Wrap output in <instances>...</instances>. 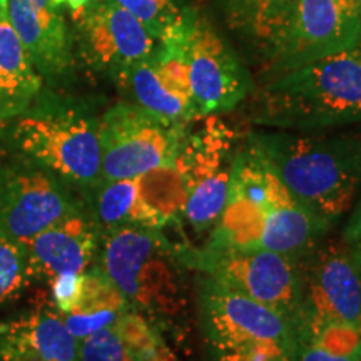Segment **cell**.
<instances>
[{"instance_id":"obj_1","label":"cell","mask_w":361,"mask_h":361,"mask_svg":"<svg viewBox=\"0 0 361 361\" xmlns=\"http://www.w3.org/2000/svg\"><path fill=\"white\" fill-rule=\"evenodd\" d=\"M252 111L255 123L291 133L361 123V37L345 51L273 75Z\"/></svg>"},{"instance_id":"obj_2","label":"cell","mask_w":361,"mask_h":361,"mask_svg":"<svg viewBox=\"0 0 361 361\" xmlns=\"http://www.w3.org/2000/svg\"><path fill=\"white\" fill-rule=\"evenodd\" d=\"M271 166L305 207L335 226L361 189V135L252 133Z\"/></svg>"},{"instance_id":"obj_3","label":"cell","mask_w":361,"mask_h":361,"mask_svg":"<svg viewBox=\"0 0 361 361\" xmlns=\"http://www.w3.org/2000/svg\"><path fill=\"white\" fill-rule=\"evenodd\" d=\"M99 269L114 284L129 306L162 324L186 308L183 264L178 245L161 229L119 226L101 233Z\"/></svg>"},{"instance_id":"obj_4","label":"cell","mask_w":361,"mask_h":361,"mask_svg":"<svg viewBox=\"0 0 361 361\" xmlns=\"http://www.w3.org/2000/svg\"><path fill=\"white\" fill-rule=\"evenodd\" d=\"M301 274L295 343L361 355V269L350 246L314 250L301 263Z\"/></svg>"},{"instance_id":"obj_5","label":"cell","mask_w":361,"mask_h":361,"mask_svg":"<svg viewBox=\"0 0 361 361\" xmlns=\"http://www.w3.org/2000/svg\"><path fill=\"white\" fill-rule=\"evenodd\" d=\"M11 121L13 142L27 159L75 186L101 183L99 119L80 107L51 104L27 107Z\"/></svg>"},{"instance_id":"obj_6","label":"cell","mask_w":361,"mask_h":361,"mask_svg":"<svg viewBox=\"0 0 361 361\" xmlns=\"http://www.w3.org/2000/svg\"><path fill=\"white\" fill-rule=\"evenodd\" d=\"M186 269L213 278L229 290L274 310L295 323L301 303V263L268 250H213L178 245Z\"/></svg>"},{"instance_id":"obj_7","label":"cell","mask_w":361,"mask_h":361,"mask_svg":"<svg viewBox=\"0 0 361 361\" xmlns=\"http://www.w3.org/2000/svg\"><path fill=\"white\" fill-rule=\"evenodd\" d=\"M189 123H174L119 102L99 119L101 183L130 179L171 166L189 133Z\"/></svg>"},{"instance_id":"obj_8","label":"cell","mask_w":361,"mask_h":361,"mask_svg":"<svg viewBox=\"0 0 361 361\" xmlns=\"http://www.w3.org/2000/svg\"><path fill=\"white\" fill-rule=\"evenodd\" d=\"M234 142V130L209 116L201 128L189 130L179 149L178 164L186 189L183 221L197 236H209L226 206Z\"/></svg>"},{"instance_id":"obj_9","label":"cell","mask_w":361,"mask_h":361,"mask_svg":"<svg viewBox=\"0 0 361 361\" xmlns=\"http://www.w3.org/2000/svg\"><path fill=\"white\" fill-rule=\"evenodd\" d=\"M82 211L69 183L25 159L0 164V233L24 243Z\"/></svg>"},{"instance_id":"obj_10","label":"cell","mask_w":361,"mask_h":361,"mask_svg":"<svg viewBox=\"0 0 361 361\" xmlns=\"http://www.w3.org/2000/svg\"><path fill=\"white\" fill-rule=\"evenodd\" d=\"M197 319L206 348L255 341L296 346L284 316L204 274L197 279Z\"/></svg>"},{"instance_id":"obj_11","label":"cell","mask_w":361,"mask_h":361,"mask_svg":"<svg viewBox=\"0 0 361 361\" xmlns=\"http://www.w3.org/2000/svg\"><path fill=\"white\" fill-rule=\"evenodd\" d=\"M361 37L358 0H295L279 51L268 67L273 75L336 54Z\"/></svg>"},{"instance_id":"obj_12","label":"cell","mask_w":361,"mask_h":361,"mask_svg":"<svg viewBox=\"0 0 361 361\" xmlns=\"http://www.w3.org/2000/svg\"><path fill=\"white\" fill-rule=\"evenodd\" d=\"M74 37L90 69L119 80L130 67L146 59L156 39L114 0H92L72 13Z\"/></svg>"},{"instance_id":"obj_13","label":"cell","mask_w":361,"mask_h":361,"mask_svg":"<svg viewBox=\"0 0 361 361\" xmlns=\"http://www.w3.org/2000/svg\"><path fill=\"white\" fill-rule=\"evenodd\" d=\"M188 59L194 121L233 111L250 94V74L239 57L197 12Z\"/></svg>"},{"instance_id":"obj_14","label":"cell","mask_w":361,"mask_h":361,"mask_svg":"<svg viewBox=\"0 0 361 361\" xmlns=\"http://www.w3.org/2000/svg\"><path fill=\"white\" fill-rule=\"evenodd\" d=\"M8 19L42 78L66 75L74 64V37L52 0H7Z\"/></svg>"},{"instance_id":"obj_15","label":"cell","mask_w":361,"mask_h":361,"mask_svg":"<svg viewBox=\"0 0 361 361\" xmlns=\"http://www.w3.org/2000/svg\"><path fill=\"white\" fill-rule=\"evenodd\" d=\"M22 245L29 256L32 278L51 283L61 274H80L92 266L101 245V229L82 209L49 226Z\"/></svg>"},{"instance_id":"obj_16","label":"cell","mask_w":361,"mask_h":361,"mask_svg":"<svg viewBox=\"0 0 361 361\" xmlns=\"http://www.w3.org/2000/svg\"><path fill=\"white\" fill-rule=\"evenodd\" d=\"M0 361H79V340L56 308L35 310L0 323Z\"/></svg>"},{"instance_id":"obj_17","label":"cell","mask_w":361,"mask_h":361,"mask_svg":"<svg viewBox=\"0 0 361 361\" xmlns=\"http://www.w3.org/2000/svg\"><path fill=\"white\" fill-rule=\"evenodd\" d=\"M79 361H176V356L159 324L129 310L79 341Z\"/></svg>"},{"instance_id":"obj_18","label":"cell","mask_w":361,"mask_h":361,"mask_svg":"<svg viewBox=\"0 0 361 361\" xmlns=\"http://www.w3.org/2000/svg\"><path fill=\"white\" fill-rule=\"evenodd\" d=\"M228 29L271 64L279 51L295 0H214Z\"/></svg>"},{"instance_id":"obj_19","label":"cell","mask_w":361,"mask_h":361,"mask_svg":"<svg viewBox=\"0 0 361 361\" xmlns=\"http://www.w3.org/2000/svg\"><path fill=\"white\" fill-rule=\"evenodd\" d=\"M42 80L8 19L7 0H0V121L32 106Z\"/></svg>"},{"instance_id":"obj_20","label":"cell","mask_w":361,"mask_h":361,"mask_svg":"<svg viewBox=\"0 0 361 361\" xmlns=\"http://www.w3.org/2000/svg\"><path fill=\"white\" fill-rule=\"evenodd\" d=\"M129 310L133 308L106 274L97 266H90L84 273L78 305L69 313L61 316L67 331L80 341L99 329L109 326Z\"/></svg>"},{"instance_id":"obj_21","label":"cell","mask_w":361,"mask_h":361,"mask_svg":"<svg viewBox=\"0 0 361 361\" xmlns=\"http://www.w3.org/2000/svg\"><path fill=\"white\" fill-rule=\"evenodd\" d=\"M117 82L129 90L134 104H137L139 107L149 111L151 114L174 121V123H192V112L189 104L174 96L162 84L149 61V56L130 67Z\"/></svg>"},{"instance_id":"obj_22","label":"cell","mask_w":361,"mask_h":361,"mask_svg":"<svg viewBox=\"0 0 361 361\" xmlns=\"http://www.w3.org/2000/svg\"><path fill=\"white\" fill-rule=\"evenodd\" d=\"M32 279L25 246L0 233V306L16 300Z\"/></svg>"},{"instance_id":"obj_23","label":"cell","mask_w":361,"mask_h":361,"mask_svg":"<svg viewBox=\"0 0 361 361\" xmlns=\"http://www.w3.org/2000/svg\"><path fill=\"white\" fill-rule=\"evenodd\" d=\"M119 7L128 11L141 22L144 29L156 40L171 29L183 13L176 0H114Z\"/></svg>"},{"instance_id":"obj_24","label":"cell","mask_w":361,"mask_h":361,"mask_svg":"<svg viewBox=\"0 0 361 361\" xmlns=\"http://www.w3.org/2000/svg\"><path fill=\"white\" fill-rule=\"evenodd\" d=\"M206 350L209 361H295L296 346L255 341Z\"/></svg>"},{"instance_id":"obj_25","label":"cell","mask_w":361,"mask_h":361,"mask_svg":"<svg viewBox=\"0 0 361 361\" xmlns=\"http://www.w3.org/2000/svg\"><path fill=\"white\" fill-rule=\"evenodd\" d=\"M84 273L80 274H61L51 281L54 308L61 314L69 311L78 305L80 291H82Z\"/></svg>"},{"instance_id":"obj_26","label":"cell","mask_w":361,"mask_h":361,"mask_svg":"<svg viewBox=\"0 0 361 361\" xmlns=\"http://www.w3.org/2000/svg\"><path fill=\"white\" fill-rule=\"evenodd\" d=\"M295 361H361V355L341 353L311 343H296Z\"/></svg>"},{"instance_id":"obj_27","label":"cell","mask_w":361,"mask_h":361,"mask_svg":"<svg viewBox=\"0 0 361 361\" xmlns=\"http://www.w3.org/2000/svg\"><path fill=\"white\" fill-rule=\"evenodd\" d=\"M358 241H361V197L355 202L350 218L343 228V243L345 245L351 246Z\"/></svg>"},{"instance_id":"obj_28","label":"cell","mask_w":361,"mask_h":361,"mask_svg":"<svg viewBox=\"0 0 361 361\" xmlns=\"http://www.w3.org/2000/svg\"><path fill=\"white\" fill-rule=\"evenodd\" d=\"M92 0H52V4L56 7H67L72 13H78L89 6Z\"/></svg>"},{"instance_id":"obj_29","label":"cell","mask_w":361,"mask_h":361,"mask_svg":"<svg viewBox=\"0 0 361 361\" xmlns=\"http://www.w3.org/2000/svg\"><path fill=\"white\" fill-rule=\"evenodd\" d=\"M350 251H351V256H353L355 263L358 264V268L361 269V241L355 243V245H351Z\"/></svg>"},{"instance_id":"obj_30","label":"cell","mask_w":361,"mask_h":361,"mask_svg":"<svg viewBox=\"0 0 361 361\" xmlns=\"http://www.w3.org/2000/svg\"><path fill=\"white\" fill-rule=\"evenodd\" d=\"M358 19H360V32H361V0H358Z\"/></svg>"}]
</instances>
